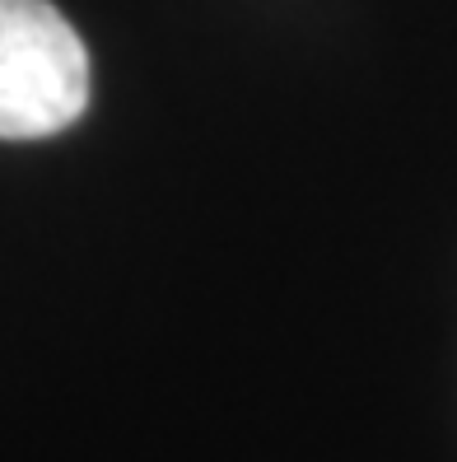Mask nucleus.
Listing matches in <instances>:
<instances>
[{"instance_id": "obj_1", "label": "nucleus", "mask_w": 457, "mask_h": 462, "mask_svg": "<svg viewBox=\"0 0 457 462\" xmlns=\"http://www.w3.org/2000/svg\"><path fill=\"white\" fill-rule=\"evenodd\" d=\"M89 107V51L47 0H0V141H42Z\"/></svg>"}]
</instances>
